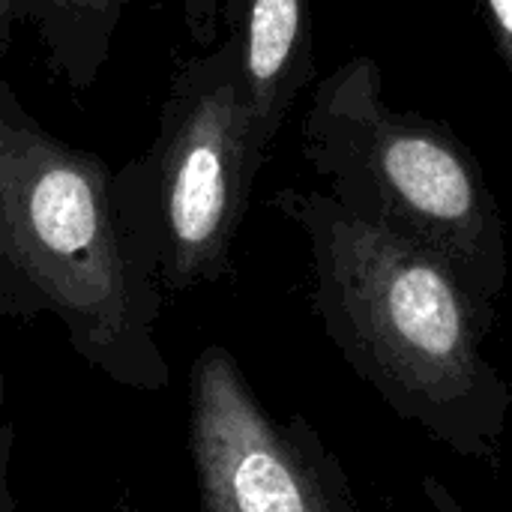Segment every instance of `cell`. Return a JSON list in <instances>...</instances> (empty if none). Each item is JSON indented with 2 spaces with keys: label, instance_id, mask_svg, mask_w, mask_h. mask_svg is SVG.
I'll use <instances>...</instances> for the list:
<instances>
[{
  "label": "cell",
  "instance_id": "52a82bcc",
  "mask_svg": "<svg viewBox=\"0 0 512 512\" xmlns=\"http://www.w3.org/2000/svg\"><path fill=\"white\" fill-rule=\"evenodd\" d=\"M15 21H27L45 66L69 90H87L111 57L114 36L132 0H12Z\"/></svg>",
  "mask_w": 512,
  "mask_h": 512
},
{
  "label": "cell",
  "instance_id": "8992f818",
  "mask_svg": "<svg viewBox=\"0 0 512 512\" xmlns=\"http://www.w3.org/2000/svg\"><path fill=\"white\" fill-rule=\"evenodd\" d=\"M222 24L237 51V75L255 132L273 147L315 78L312 0H225Z\"/></svg>",
  "mask_w": 512,
  "mask_h": 512
},
{
  "label": "cell",
  "instance_id": "30bf717a",
  "mask_svg": "<svg viewBox=\"0 0 512 512\" xmlns=\"http://www.w3.org/2000/svg\"><path fill=\"white\" fill-rule=\"evenodd\" d=\"M420 486H423V498H426L429 512H468L465 504L453 495V489L447 483H441L438 477L426 474Z\"/></svg>",
  "mask_w": 512,
  "mask_h": 512
},
{
  "label": "cell",
  "instance_id": "8fae6325",
  "mask_svg": "<svg viewBox=\"0 0 512 512\" xmlns=\"http://www.w3.org/2000/svg\"><path fill=\"white\" fill-rule=\"evenodd\" d=\"M9 444H12V432L3 414V378H0V512L12 510L9 501V486H6V471H9Z\"/></svg>",
  "mask_w": 512,
  "mask_h": 512
},
{
  "label": "cell",
  "instance_id": "4fadbf2b",
  "mask_svg": "<svg viewBox=\"0 0 512 512\" xmlns=\"http://www.w3.org/2000/svg\"><path fill=\"white\" fill-rule=\"evenodd\" d=\"M120 512H141V510H135V507H123Z\"/></svg>",
  "mask_w": 512,
  "mask_h": 512
},
{
  "label": "cell",
  "instance_id": "3957f363",
  "mask_svg": "<svg viewBox=\"0 0 512 512\" xmlns=\"http://www.w3.org/2000/svg\"><path fill=\"white\" fill-rule=\"evenodd\" d=\"M300 150L336 204L441 258L495 312L510 261L483 165L450 123L390 108L375 57L357 54L315 84Z\"/></svg>",
  "mask_w": 512,
  "mask_h": 512
},
{
  "label": "cell",
  "instance_id": "9c48e42d",
  "mask_svg": "<svg viewBox=\"0 0 512 512\" xmlns=\"http://www.w3.org/2000/svg\"><path fill=\"white\" fill-rule=\"evenodd\" d=\"M480 9L486 15L495 51L512 78V0H480Z\"/></svg>",
  "mask_w": 512,
  "mask_h": 512
},
{
  "label": "cell",
  "instance_id": "7c38bea8",
  "mask_svg": "<svg viewBox=\"0 0 512 512\" xmlns=\"http://www.w3.org/2000/svg\"><path fill=\"white\" fill-rule=\"evenodd\" d=\"M12 27H15V3L12 0H0V57L12 45Z\"/></svg>",
  "mask_w": 512,
  "mask_h": 512
},
{
  "label": "cell",
  "instance_id": "277c9868",
  "mask_svg": "<svg viewBox=\"0 0 512 512\" xmlns=\"http://www.w3.org/2000/svg\"><path fill=\"white\" fill-rule=\"evenodd\" d=\"M267 150L243 102L234 42L222 36L210 51L180 60L153 147L138 159L162 234L165 291L234 273L231 246Z\"/></svg>",
  "mask_w": 512,
  "mask_h": 512
},
{
  "label": "cell",
  "instance_id": "5b68a950",
  "mask_svg": "<svg viewBox=\"0 0 512 512\" xmlns=\"http://www.w3.org/2000/svg\"><path fill=\"white\" fill-rule=\"evenodd\" d=\"M189 456L204 512H360L318 429L276 420L222 345L189 372Z\"/></svg>",
  "mask_w": 512,
  "mask_h": 512
},
{
  "label": "cell",
  "instance_id": "6da1fadb",
  "mask_svg": "<svg viewBox=\"0 0 512 512\" xmlns=\"http://www.w3.org/2000/svg\"><path fill=\"white\" fill-rule=\"evenodd\" d=\"M162 234L138 159L117 174L51 135L0 78V315H54L108 381L159 393Z\"/></svg>",
  "mask_w": 512,
  "mask_h": 512
},
{
  "label": "cell",
  "instance_id": "ba28073f",
  "mask_svg": "<svg viewBox=\"0 0 512 512\" xmlns=\"http://www.w3.org/2000/svg\"><path fill=\"white\" fill-rule=\"evenodd\" d=\"M183 24L198 48H213L219 42L222 27V6L225 0H180Z\"/></svg>",
  "mask_w": 512,
  "mask_h": 512
},
{
  "label": "cell",
  "instance_id": "7a4b0ae2",
  "mask_svg": "<svg viewBox=\"0 0 512 512\" xmlns=\"http://www.w3.org/2000/svg\"><path fill=\"white\" fill-rule=\"evenodd\" d=\"M270 204L309 243L315 315L354 375L438 444L498 465L512 387L483 354L495 312L441 258L327 192L279 189Z\"/></svg>",
  "mask_w": 512,
  "mask_h": 512
}]
</instances>
